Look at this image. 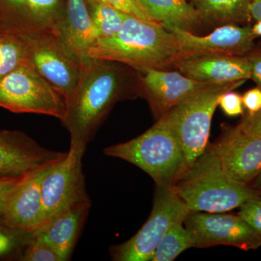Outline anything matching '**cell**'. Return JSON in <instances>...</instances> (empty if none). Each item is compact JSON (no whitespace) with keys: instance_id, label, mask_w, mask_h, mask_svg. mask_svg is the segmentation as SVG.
Returning <instances> with one entry per match:
<instances>
[{"instance_id":"cell-1","label":"cell","mask_w":261,"mask_h":261,"mask_svg":"<svg viewBox=\"0 0 261 261\" xmlns=\"http://www.w3.org/2000/svg\"><path fill=\"white\" fill-rule=\"evenodd\" d=\"M130 67L87 56L81 61L78 83L67 97V113L62 121L70 142L88 145L114 105L128 97L137 84L130 80Z\"/></svg>"},{"instance_id":"cell-2","label":"cell","mask_w":261,"mask_h":261,"mask_svg":"<svg viewBox=\"0 0 261 261\" xmlns=\"http://www.w3.org/2000/svg\"><path fill=\"white\" fill-rule=\"evenodd\" d=\"M88 56L117 62L133 70H164L181 58L177 39L159 23L127 15L121 30L108 39H99Z\"/></svg>"},{"instance_id":"cell-3","label":"cell","mask_w":261,"mask_h":261,"mask_svg":"<svg viewBox=\"0 0 261 261\" xmlns=\"http://www.w3.org/2000/svg\"><path fill=\"white\" fill-rule=\"evenodd\" d=\"M172 188L191 212H227L261 198L260 192L235 181L225 172L210 145Z\"/></svg>"},{"instance_id":"cell-4","label":"cell","mask_w":261,"mask_h":261,"mask_svg":"<svg viewBox=\"0 0 261 261\" xmlns=\"http://www.w3.org/2000/svg\"><path fill=\"white\" fill-rule=\"evenodd\" d=\"M103 152L141 168L159 187H172L186 170L179 142L161 118L145 133L128 142L106 147Z\"/></svg>"},{"instance_id":"cell-5","label":"cell","mask_w":261,"mask_h":261,"mask_svg":"<svg viewBox=\"0 0 261 261\" xmlns=\"http://www.w3.org/2000/svg\"><path fill=\"white\" fill-rule=\"evenodd\" d=\"M245 82L211 84L160 117L179 142L185 155L186 169L208 147L211 121L219 106L220 97L225 92L238 88Z\"/></svg>"},{"instance_id":"cell-6","label":"cell","mask_w":261,"mask_h":261,"mask_svg":"<svg viewBox=\"0 0 261 261\" xmlns=\"http://www.w3.org/2000/svg\"><path fill=\"white\" fill-rule=\"evenodd\" d=\"M0 108L65 119L67 97L27 61L0 78Z\"/></svg>"},{"instance_id":"cell-7","label":"cell","mask_w":261,"mask_h":261,"mask_svg":"<svg viewBox=\"0 0 261 261\" xmlns=\"http://www.w3.org/2000/svg\"><path fill=\"white\" fill-rule=\"evenodd\" d=\"M190 210L172 187L156 188L153 207L148 219L130 240L110 249L112 260L149 261L168 229L185 222Z\"/></svg>"},{"instance_id":"cell-8","label":"cell","mask_w":261,"mask_h":261,"mask_svg":"<svg viewBox=\"0 0 261 261\" xmlns=\"http://www.w3.org/2000/svg\"><path fill=\"white\" fill-rule=\"evenodd\" d=\"M87 147L70 142L66 156L43 178L42 197L45 224L70 207L92 202L87 193L82 164Z\"/></svg>"},{"instance_id":"cell-9","label":"cell","mask_w":261,"mask_h":261,"mask_svg":"<svg viewBox=\"0 0 261 261\" xmlns=\"http://www.w3.org/2000/svg\"><path fill=\"white\" fill-rule=\"evenodd\" d=\"M20 37L25 42L27 58L34 68L68 97L80 79V60L61 38L53 33L36 32Z\"/></svg>"},{"instance_id":"cell-10","label":"cell","mask_w":261,"mask_h":261,"mask_svg":"<svg viewBox=\"0 0 261 261\" xmlns=\"http://www.w3.org/2000/svg\"><path fill=\"white\" fill-rule=\"evenodd\" d=\"M184 224L191 233L193 247L230 245L248 251L261 246L256 231L238 215L190 212Z\"/></svg>"},{"instance_id":"cell-11","label":"cell","mask_w":261,"mask_h":261,"mask_svg":"<svg viewBox=\"0 0 261 261\" xmlns=\"http://www.w3.org/2000/svg\"><path fill=\"white\" fill-rule=\"evenodd\" d=\"M66 154L42 147L21 130H0V178L25 176L56 164Z\"/></svg>"},{"instance_id":"cell-12","label":"cell","mask_w":261,"mask_h":261,"mask_svg":"<svg viewBox=\"0 0 261 261\" xmlns=\"http://www.w3.org/2000/svg\"><path fill=\"white\" fill-rule=\"evenodd\" d=\"M63 0H0V28L19 36L47 32L58 35Z\"/></svg>"},{"instance_id":"cell-13","label":"cell","mask_w":261,"mask_h":261,"mask_svg":"<svg viewBox=\"0 0 261 261\" xmlns=\"http://www.w3.org/2000/svg\"><path fill=\"white\" fill-rule=\"evenodd\" d=\"M225 172L235 181L249 185L261 171V139L238 126L221 125V133L210 145Z\"/></svg>"},{"instance_id":"cell-14","label":"cell","mask_w":261,"mask_h":261,"mask_svg":"<svg viewBox=\"0 0 261 261\" xmlns=\"http://www.w3.org/2000/svg\"><path fill=\"white\" fill-rule=\"evenodd\" d=\"M164 28L172 32L177 39L181 58L213 55L246 56L255 47L256 38L249 25L226 24L203 37L177 27Z\"/></svg>"},{"instance_id":"cell-15","label":"cell","mask_w":261,"mask_h":261,"mask_svg":"<svg viewBox=\"0 0 261 261\" xmlns=\"http://www.w3.org/2000/svg\"><path fill=\"white\" fill-rule=\"evenodd\" d=\"M135 70L137 92L147 99L158 119L184 99L211 84L192 80L180 72L151 68Z\"/></svg>"},{"instance_id":"cell-16","label":"cell","mask_w":261,"mask_h":261,"mask_svg":"<svg viewBox=\"0 0 261 261\" xmlns=\"http://www.w3.org/2000/svg\"><path fill=\"white\" fill-rule=\"evenodd\" d=\"M53 166L24 176L10 198L5 214L0 217L2 222L10 227L31 233L36 232L45 225L42 181Z\"/></svg>"},{"instance_id":"cell-17","label":"cell","mask_w":261,"mask_h":261,"mask_svg":"<svg viewBox=\"0 0 261 261\" xmlns=\"http://www.w3.org/2000/svg\"><path fill=\"white\" fill-rule=\"evenodd\" d=\"M174 66L182 74L205 83H229L246 81L251 76L250 62L247 56L183 57Z\"/></svg>"},{"instance_id":"cell-18","label":"cell","mask_w":261,"mask_h":261,"mask_svg":"<svg viewBox=\"0 0 261 261\" xmlns=\"http://www.w3.org/2000/svg\"><path fill=\"white\" fill-rule=\"evenodd\" d=\"M91 205L80 204L60 213L34 232V238L54 247L63 261L69 260Z\"/></svg>"},{"instance_id":"cell-19","label":"cell","mask_w":261,"mask_h":261,"mask_svg":"<svg viewBox=\"0 0 261 261\" xmlns=\"http://www.w3.org/2000/svg\"><path fill=\"white\" fill-rule=\"evenodd\" d=\"M58 36L80 61L99 39L87 0H66Z\"/></svg>"},{"instance_id":"cell-20","label":"cell","mask_w":261,"mask_h":261,"mask_svg":"<svg viewBox=\"0 0 261 261\" xmlns=\"http://www.w3.org/2000/svg\"><path fill=\"white\" fill-rule=\"evenodd\" d=\"M139 2L149 16L163 27H177L192 32L202 24L198 11L186 0H139Z\"/></svg>"},{"instance_id":"cell-21","label":"cell","mask_w":261,"mask_h":261,"mask_svg":"<svg viewBox=\"0 0 261 261\" xmlns=\"http://www.w3.org/2000/svg\"><path fill=\"white\" fill-rule=\"evenodd\" d=\"M201 20L211 24L250 23L251 0H194Z\"/></svg>"},{"instance_id":"cell-22","label":"cell","mask_w":261,"mask_h":261,"mask_svg":"<svg viewBox=\"0 0 261 261\" xmlns=\"http://www.w3.org/2000/svg\"><path fill=\"white\" fill-rule=\"evenodd\" d=\"M87 2L99 39L112 37L121 30L128 14L98 0Z\"/></svg>"},{"instance_id":"cell-23","label":"cell","mask_w":261,"mask_h":261,"mask_svg":"<svg viewBox=\"0 0 261 261\" xmlns=\"http://www.w3.org/2000/svg\"><path fill=\"white\" fill-rule=\"evenodd\" d=\"M193 247L191 233L184 223H178L168 229L160 242L151 261H171L181 252Z\"/></svg>"},{"instance_id":"cell-24","label":"cell","mask_w":261,"mask_h":261,"mask_svg":"<svg viewBox=\"0 0 261 261\" xmlns=\"http://www.w3.org/2000/svg\"><path fill=\"white\" fill-rule=\"evenodd\" d=\"M28 61L23 38L13 33L0 31V78Z\"/></svg>"},{"instance_id":"cell-25","label":"cell","mask_w":261,"mask_h":261,"mask_svg":"<svg viewBox=\"0 0 261 261\" xmlns=\"http://www.w3.org/2000/svg\"><path fill=\"white\" fill-rule=\"evenodd\" d=\"M33 238L34 233L10 227L0 220V258L17 257L20 259Z\"/></svg>"},{"instance_id":"cell-26","label":"cell","mask_w":261,"mask_h":261,"mask_svg":"<svg viewBox=\"0 0 261 261\" xmlns=\"http://www.w3.org/2000/svg\"><path fill=\"white\" fill-rule=\"evenodd\" d=\"M19 260L63 261L54 247L42 240L33 238L25 247Z\"/></svg>"},{"instance_id":"cell-27","label":"cell","mask_w":261,"mask_h":261,"mask_svg":"<svg viewBox=\"0 0 261 261\" xmlns=\"http://www.w3.org/2000/svg\"><path fill=\"white\" fill-rule=\"evenodd\" d=\"M98 1L111 5L113 8L126 13V14L137 17V18L146 20V21L156 23L144 9L139 0H98Z\"/></svg>"},{"instance_id":"cell-28","label":"cell","mask_w":261,"mask_h":261,"mask_svg":"<svg viewBox=\"0 0 261 261\" xmlns=\"http://www.w3.org/2000/svg\"><path fill=\"white\" fill-rule=\"evenodd\" d=\"M240 208L238 216L256 231L261 240V205L251 200L240 206Z\"/></svg>"},{"instance_id":"cell-29","label":"cell","mask_w":261,"mask_h":261,"mask_svg":"<svg viewBox=\"0 0 261 261\" xmlns=\"http://www.w3.org/2000/svg\"><path fill=\"white\" fill-rule=\"evenodd\" d=\"M219 106L226 116L234 117L244 114L242 96L232 91L225 92L220 97Z\"/></svg>"},{"instance_id":"cell-30","label":"cell","mask_w":261,"mask_h":261,"mask_svg":"<svg viewBox=\"0 0 261 261\" xmlns=\"http://www.w3.org/2000/svg\"><path fill=\"white\" fill-rule=\"evenodd\" d=\"M24 176L0 178V217L5 214L10 198Z\"/></svg>"},{"instance_id":"cell-31","label":"cell","mask_w":261,"mask_h":261,"mask_svg":"<svg viewBox=\"0 0 261 261\" xmlns=\"http://www.w3.org/2000/svg\"><path fill=\"white\" fill-rule=\"evenodd\" d=\"M238 126L247 135L261 139V110L254 114L247 113Z\"/></svg>"},{"instance_id":"cell-32","label":"cell","mask_w":261,"mask_h":261,"mask_svg":"<svg viewBox=\"0 0 261 261\" xmlns=\"http://www.w3.org/2000/svg\"><path fill=\"white\" fill-rule=\"evenodd\" d=\"M242 99L248 114L258 112L261 110V88L257 87L247 91L242 96Z\"/></svg>"},{"instance_id":"cell-33","label":"cell","mask_w":261,"mask_h":261,"mask_svg":"<svg viewBox=\"0 0 261 261\" xmlns=\"http://www.w3.org/2000/svg\"><path fill=\"white\" fill-rule=\"evenodd\" d=\"M251 69L252 79L257 87L261 88V45L255 46L248 54L247 55Z\"/></svg>"},{"instance_id":"cell-34","label":"cell","mask_w":261,"mask_h":261,"mask_svg":"<svg viewBox=\"0 0 261 261\" xmlns=\"http://www.w3.org/2000/svg\"><path fill=\"white\" fill-rule=\"evenodd\" d=\"M250 14L252 20H261V0H251L250 5Z\"/></svg>"},{"instance_id":"cell-35","label":"cell","mask_w":261,"mask_h":261,"mask_svg":"<svg viewBox=\"0 0 261 261\" xmlns=\"http://www.w3.org/2000/svg\"><path fill=\"white\" fill-rule=\"evenodd\" d=\"M249 185L254 190L261 192V171L255 178V179L249 184Z\"/></svg>"},{"instance_id":"cell-36","label":"cell","mask_w":261,"mask_h":261,"mask_svg":"<svg viewBox=\"0 0 261 261\" xmlns=\"http://www.w3.org/2000/svg\"><path fill=\"white\" fill-rule=\"evenodd\" d=\"M252 31L255 37H261V20L256 21V23L252 27Z\"/></svg>"},{"instance_id":"cell-37","label":"cell","mask_w":261,"mask_h":261,"mask_svg":"<svg viewBox=\"0 0 261 261\" xmlns=\"http://www.w3.org/2000/svg\"><path fill=\"white\" fill-rule=\"evenodd\" d=\"M255 202H257V203L260 204L261 205V198L259 199V200H255Z\"/></svg>"},{"instance_id":"cell-38","label":"cell","mask_w":261,"mask_h":261,"mask_svg":"<svg viewBox=\"0 0 261 261\" xmlns=\"http://www.w3.org/2000/svg\"><path fill=\"white\" fill-rule=\"evenodd\" d=\"M0 31H2V29H1V28H0Z\"/></svg>"}]
</instances>
